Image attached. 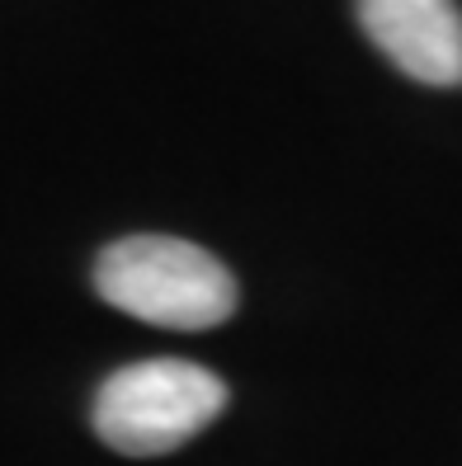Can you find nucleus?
<instances>
[{"label": "nucleus", "instance_id": "2", "mask_svg": "<svg viewBox=\"0 0 462 466\" xmlns=\"http://www.w3.org/2000/svg\"><path fill=\"white\" fill-rule=\"evenodd\" d=\"M227 405V381L184 359L128 363L95 396V433L123 457H160L203 433Z\"/></svg>", "mask_w": 462, "mask_h": 466}, {"label": "nucleus", "instance_id": "3", "mask_svg": "<svg viewBox=\"0 0 462 466\" xmlns=\"http://www.w3.org/2000/svg\"><path fill=\"white\" fill-rule=\"evenodd\" d=\"M368 43L401 71L434 90L462 86V10L457 0H359Z\"/></svg>", "mask_w": 462, "mask_h": 466}, {"label": "nucleus", "instance_id": "1", "mask_svg": "<svg viewBox=\"0 0 462 466\" xmlns=\"http://www.w3.org/2000/svg\"><path fill=\"white\" fill-rule=\"evenodd\" d=\"M108 307L166 330H208L236 311V279L212 250L180 236L114 240L95 264Z\"/></svg>", "mask_w": 462, "mask_h": 466}]
</instances>
